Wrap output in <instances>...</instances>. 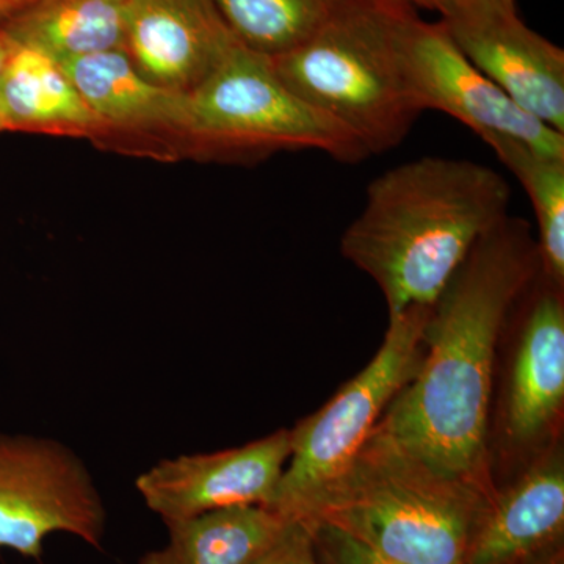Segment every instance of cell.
I'll use <instances>...</instances> for the list:
<instances>
[{
	"mask_svg": "<svg viewBox=\"0 0 564 564\" xmlns=\"http://www.w3.org/2000/svg\"><path fill=\"white\" fill-rule=\"evenodd\" d=\"M198 159L234 161L276 151L315 150L336 161L369 155L361 141L281 80L272 57L237 43L206 80L187 93Z\"/></svg>",
	"mask_w": 564,
	"mask_h": 564,
	"instance_id": "cell-5",
	"label": "cell"
},
{
	"mask_svg": "<svg viewBox=\"0 0 564 564\" xmlns=\"http://www.w3.org/2000/svg\"><path fill=\"white\" fill-rule=\"evenodd\" d=\"M563 532L564 456L555 447L510 488L492 492L475 525L466 564H518L562 544Z\"/></svg>",
	"mask_w": 564,
	"mask_h": 564,
	"instance_id": "cell-13",
	"label": "cell"
},
{
	"mask_svg": "<svg viewBox=\"0 0 564 564\" xmlns=\"http://www.w3.org/2000/svg\"><path fill=\"white\" fill-rule=\"evenodd\" d=\"M404 0H366L310 41L272 57L281 80L304 102L339 122L369 152L402 143L421 115L404 70Z\"/></svg>",
	"mask_w": 564,
	"mask_h": 564,
	"instance_id": "cell-4",
	"label": "cell"
},
{
	"mask_svg": "<svg viewBox=\"0 0 564 564\" xmlns=\"http://www.w3.org/2000/svg\"><path fill=\"white\" fill-rule=\"evenodd\" d=\"M237 43L214 0H128L124 52L158 87L192 93Z\"/></svg>",
	"mask_w": 564,
	"mask_h": 564,
	"instance_id": "cell-12",
	"label": "cell"
},
{
	"mask_svg": "<svg viewBox=\"0 0 564 564\" xmlns=\"http://www.w3.org/2000/svg\"><path fill=\"white\" fill-rule=\"evenodd\" d=\"M486 144L514 174L532 203L538 223L541 273L564 285V158L545 154L521 140L488 137Z\"/></svg>",
	"mask_w": 564,
	"mask_h": 564,
	"instance_id": "cell-19",
	"label": "cell"
},
{
	"mask_svg": "<svg viewBox=\"0 0 564 564\" xmlns=\"http://www.w3.org/2000/svg\"><path fill=\"white\" fill-rule=\"evenodd\" d=\"M432 306L389 315L380 350L317 413L291 429V456L269 510L304 521L323 491L366 444L386 408L413 380L423 358V329Z\"/></svg>",
	"mask_w": 564,
	"mask_h": 564,
	"instance_id": "cell-6",
	"label": "cell"
},
{
	"mask_svg": "<svg viewBox=\"0 0 564 564\" xmlns=\"http://www.w3.org/2000/svg\"><path fill=\"white\" fill-rule=\"evenodd\" d=\"M408 90L417 110H437L473 129L481 140L510 137L564 158V133L527 113L467 61L445 31L413 18L404 51Z\"/></svg>",
	"mask_w": 564,
	"mask_h": 564,
	"instance_id": "cell-9",
	"label": "cell"
},
{
	"mask_svg": "<svg viewBox=\"0 0 564 564\" xmlns=\"http://www.w3.org/2000/svg\"><path fill=\"white\" fill-rule=\"evenodd\" d=\"M445 31L475 68L519 107L564 133V52L527 28L514 10L451 3Z\"/></svg>",
	"mask_w": 564,
	"mask_h": 564,
	"instance_id": "cell-11",
	"label": "cell"
},
{
	"mask_svg": "<svg viewBox=\"0 0 564 564\" xmlns=\"http://www.w3.org/2000/svg\"><path fill=\"white\" fill-rule=\"evenodd\" d=\"M251 564H318L310 525L289 521L276 540Z\"/></svg>",
	"mask_w": 564,
	"mask_h": 564,
	"instance_id": "cell-21",
	"label": "cell"
},
{
	"mask_svg": "<svg viewBox=\"0 0 564 564\" xmlns=\"http://www.w3.org/2000/svg\"><path fill=\"white\" fill-rule=\"evenodd\" d=\"M451 3H462V6L480 7V9L514 10V0H451V2H448V6H451Z\"/></svg>",
	"mask_w": 564,
	"mask_h": 564,
	"instance_id": "cell-24",
	"label": "cell"
},
{
	"mask_svg": "<svg viewBox=\"0 0 564 564\" xmlns=\"http://www.w3.org/2000/svg\"><path fill=\"white\" fill-rule=\"evenodd\" d=\"M564 403L563 289L545 280L527 311L505 402V426L516 445L545 436Z\"/></svg>",
	"mask_w": 564,
	"mask_h": 564,
	"instance_id": "cell-14",
	"label": "cell"
},
{
	"mask_svg": "<svg viewBox=\"0 0 564 564\" xmlns=\"http://www.w3.org/2000/svg\"><path fill=\"white\" fill-rule=\"evenodd\" d=\"M510 203V185L491 166L425 155L370 182L340 251L377 282L389 315L433 306L478 240L508 217Z\"/></svg>",
	"mask_w": 564,
	"mask_h": 564,
	"instance_id": "cell-2",
	"label": "cell"
},
{
	"mask_svg": "<svg viewBox=\"0 0 564 564\" xmlns=\"http://www.w3.org/2000/svg\"><path fill=\"white\" fill-rule=\"evenodd\" d=\"M404 2L414 3V6L423 7V9L436 10L437 13H443L451 0H404Z\"/></svg>",
	"mask_w": 564,
	"mask_h": 564,
	"instance_id": "cell-26",
	"label": "cell"
},
{
	"mask_svg": "<svg viewBox=\"0 0 564 564\" xmlns=\"http://www.w3.org/2000/svg\"><path fill=\"white\" fill-rule=\"evenodd\" d=\"M36 0H0V28Z\"/></svg>",
	"mask_w": 564,
	"mask_h": 564,
	"instance_id": "cell-23",
	"label": "cell"
},
{
	"mask_svg": "<svg viewBox=\"0 0 564 564\" xmlns=\"http://www.w3.org/2000/svg\"><path fill=\"white\" fill-rule=\"evenodd\" d=\"M291 456V430L240 447L152 464L135 480L144 505L165 524L239 507L272 503Z\"/></svg>",
	"mask_w": 564,
	"mask_h": 564,
	"instance_id": "cell-10",
	"label": "cell"
},
{
	"mask_svg": "<svg viewBox=\"0 0 564 564\" xmlns=\"http://www.w3.org/2000/svg\"><path fill=\"white\" fill-rule=\"evenodd\" d=\"M492 492L440 473L377 425L303 522H328L397 564H466Z\"/></svg>",
	"mask_w": 564,
	"mask_h": 564,
	"instance_id": "cell-3",
	"label": "cell"
},
{
	"mask_svg": "<svg viewBox=\"0 0 564 564\" xmlns=\"http://www.w3.org/2000/svg\"><path fill=\"white\" fill-rule=\"evenodd\" d=\"M518 564H564L563 544L552 545Z\"/></svg>",
	"mask_w": 564,
	"mask_h": 564,
	"instance_id": "cell-22",
	"label": "cell"
},
{
	"mask_svg": "<svg viewBox=\"0 0 564 564\" xmlns=\"http://www.w3.org/2000/svg\"><path fill=\"white\" fill-rule=\"evenodd\" d=\"M540 272L529 223L508 215L478 240L430 307L421 366L378 426L440 473L489 481L497 344L511 307Z\"/></svg>",
	"mask_w": 564,
	"mask_h": 564,
	"instance_id": "cell-1",
	"label": "cell"
},
{
	"mask_svg": "<svg viewBox=\"0 0 564 564\" xmlns=\"http://www.w3.org/2000/svg\"><path fill=\"white\" fill-rule=\"evenodd\" d=\"M366 0H214L248 50L278 57L302 46Z\"/></svg>",
	"mask_w": 564,
	"mask_h": 564,
	"instance_id": "cell-18",
	"label": "cell"
},
{
	"mask_svg": "<svg viewBox=\"0 0 564 564\" xmlns=\"http://www.w3.org/2000/svg\"><path fill=\"white\" fill-rule=\"evenodd\" d=\"M313 532L318 564H397L328 522H306Z\"/></svg>",
	"mask_w": 564,
	"mask_h": 564,
	"instance_id": "cell-20",
	"label": "cell"
},
{
	"mask_svg": "<svg viewBox=\"0 0 564 564\" xmlns=\"http://www.w3.org/2000/svg\"><path fill=\"white\" fill-rule=\"evenodd\" d=\"M55 533L102 549L107 508L87 464L54 437L0 433V549L41 562Z\"/></svg>",
	"mask_w": 564,
	"mask_h": 564,
	"instance_id": "cell-7",
	"label": "cell"
},
{
	"mask_svg": "<svg viewBox=\"0 0 564 564\" xmlns=\"http://www.w3.org/2000/svg\"><path fill=\"white\" fill-rule=\"evenodd\" d=\"M288 522L265 507L228 508L170 522L169 543L147 552L139 564H251Z\"/></svg>",
	"mask_w": 564,
	"mask_h": 564,
	"instance_id": "cell-17",
	"label": "cell"
},
{
	"mask_svg": "<svg viewBox=\"0 0 564 564\" xmlns=\"http://www.w3.org/2000/svg\"><path fill=\"white\" fill-rule=\"evenodd\" d=\"M58 63L98 121L96 147L159 162L198 159L187 93L144 79L121 50Z\"/></svg>",
	"mask_w": 564,
	"mask_h": 564,
	"instance_id": "cell-8",
	"label": "cell"
},
{
	"mask_svg": "<svg viewBox=\"0 0 564 564\" xmlns=\"http://www.w3.org/2000/svg\"><path fill=\"white\" fill-rule=\"evenodd\" d=\"M3 132L85 139L96 143L99 126L61 63L14 41L0 79Z\"/></svg>",
	"mask_w": 564,
	"mask_h": 564,
	"instance_id": "cell-15",
	"label": "cell"
},
{
	"mask_svg": "<svg viewBox=\"0 0 564 564\" xmlns=\"http://www.w3.org/2000/svg\"><path fill=\"white\" fill-rule=\"evenodd\" d=\"M128 0H36L2 25L11 40L57 62L124 51Z\"/></svg>",
	"mask_w": 564,
	"mask_h": 564,
	"instance_id": "cell-16",
	"label": "cell"
},
{
	"mask_svg": "<svg viewBox=\"0 0 564 564\" xmlns=\"http://www.w3.org/2000/svg\"><path fill=\"white\" fill-rule=\"evenodd\" d=\"M14 41L10 39L9 33L0 28V79H2L3 68L6 63L9 61L11 50H13ZM0 132L2 131V124H0Z\"/></svg>",
	"mask_w": 564,
	"mask_h": 564,
	"instance_id": "cell-25",
	"label": "cell"
}]
</instances>
